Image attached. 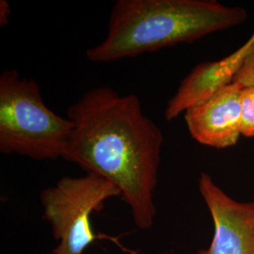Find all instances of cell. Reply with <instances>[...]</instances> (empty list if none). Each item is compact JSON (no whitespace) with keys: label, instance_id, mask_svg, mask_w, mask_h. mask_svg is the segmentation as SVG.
<instances>
[{"label":"cell","instance_id":"obj_1","mask_svg":"<svg viewBox=\"0 0 254 254\" xmlns=\"http://www.w3.org/2000/svg\"><path fill=\"white\" fill-rule=\"evenodd\" d=\"M67 117L73 129L64 159L112 183L136 226L152 227L164 136L139 98L96 87L71 105Z\"/></svg>","mask_w":254,"mask_h":254},{"label":"cell","instance_id":"obj_2","mask_svg":"<svg viewBox=\"0 0 254 254\" xmlns=\"http://www.w3.org/2000/svg\"><path fill=\"white\" fill-rule=\"evenodd\" d=\"M248 11L215 0H118L105 39L87 49L93 64H108L193 43L243 24Z\"/></svg>","mask_w":254,"mask_h":254},{"label":"cell","instance_id":"obj_3","mask_svg":"<svg viewBox=\"0 0 254 254\" xmlns=\"http://www.w3.org/2000/svg\"><path fill=\"white\" fill-rule=\"evenodd\" d=\"M73 124L45 103L39 84L15 69L0 74V152L35 160L64 158Z\"/></svg>","mask_w":254,"mask_h":254},{"label":"cell","instance_id":"obj_4","mask_svg":"<svg viewBox=\"0 0 254 254\" xmlns=\"http://www.w3.org/2000/svg\"><path fill=\"white\" fill-rule=\"evenodd\" d=\"M121 192L107 179L93 173L64 176L41 192L44 218L59 241L53 254H83L95 240L91 216L100 212L107 200Z\"/></svg>","mask_w":254,"mask_h":254},{"label":"cell","instance_id":"obj_5","mask_svg":"<svg viewBox=\"0 0 254 254\" xmlns=\"http://www.w3.org/2000/svg\"><path fill=\"white\" fill-rule=\"evenodd\" d=\"M198 186L214 222V236L208 249L194 254H254V201L233 199L208 173H200Z\"/></svg>","mask_w":254,"mask_h":254},{"label":"cell","instance_id":"obj_6","mask_svg":"<svg viewBox=\"0 0 254 254\" xmlns=\"http://www.w3.org/2000/svg\"><path fill=\"white\" fill-rule=\"evenodd\" d=\"M254 55V32L247 42L226 58L196 65L181 82L168 101L165 118L173 121L208 100L218 91L233 83L237 73Z\"/></svg>","mask_w":254,"mask_h":254},{"label":"cell","instance_id":"obj_7","mask_svg":"<svg viewBox=\"0 0 254 254\" xmlns=\"http://www.w3.org/2000/svg\"><path fill=\"white\" fill-rule=\"evenodd\" d=\"M243 86L233 82L208 100L185 112L191 136L215 149L236 145L241 135L240 94Z\"/></svg>","mask_w":254,"mask_h":254},{"label":"cell","instance_id":"obj_8","mask_svg":"<svg viewBox=\"0 0 254 254\" xmlns=\"http://www.w3.org/2000/svg\"><path fill=\"white\" fill-rule=\"evenodd\" d=\"M241 135L254 137V86L243 87L240 94Z\"/></svg>","mask_w":254,"mask_h":254},{"label":"cell","instance_id":"obj_9","mask_svg":"<svg viewBox=\"0 0 254 254\" xmlns=\"http://www.w3.org/2000/svg\"><path fill=\"white\" fill-rule=\"evenodd\" d=\"M234 82L243 87L254 86V55L246 63L242 70L237 73Z\"/></svg>","mask_w":254,"mask_h":254},{"label":"cell","instance_id":"obj_10","mask_svg":"<svg viewBox=\"0 0 254 254\" xmlns=\"http://www.w3.org/2000/svg\"><path fill=\"white\" fill-rule=\"evenodd\" d=\"M10 5L6 0L0 1V25L5 26L8 23L9 15L10 14Z\"/></svg>","mask_w":254,"mask_h":254}]
</instances>
